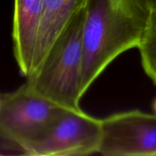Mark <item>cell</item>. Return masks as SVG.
Wrapping results in <instances>:
<instances>
[{"label":"cell","mask_w":156,"mask_h":156,"mask_svg":"<svg viewBox=\"0 0 156 156\" xmlns=\"http://www.w3.org/2000/svg\"><path fill=\"white\" fill-rule=\"evenodd\" d=\"M80 95L124 52L140 46L149 25L147 0H88Z\"/></svg>","instance_id":"obj_1"},{"label":"cell","mask_w":156,"mask_h":156,"mask_svg":"<svg viewBox=\"0 0 156 156\" xmlns=\"http://www.w3.org/2000/svg\"><path fill=\"white\" fill-rule=\"evenodd\" d=\"M85 9L80 11L51 47L26 83L37 94L66 110L82 111L80 80L83 59Z\"/></svg>","instance_id":"obj_2"},{"label":"cell","mask_w":156,"mask_h":156,"mask_svg":"<svg viewBox=\"0 0 156 156\" xmlns=\"http://www.w3.org/2000/svg\"><path fill=\"white\" fill-rule=\"evenodd\" d=\"M66 111L37 94L25 82L0 95V138L24 155Z\"/></svg>","instance_id":"obj_3"},{"label":"cell","mask_w":156,"mask_h":156,"mask_svg":"<svg viewBox=\"0 0 156 156\" xmlns=\"http://www.w3.org/2000/svg\"><path fill=\"white\" fill-rule=\"evenodd\" d=\"M98 153L104 156L156 155V114L124 111L101 120Z\"/></svg>","instance_id":"obj_4"},{"label":"cell","mask_w":156,"mask_h":156,"mask_svg":"<svg viewBox=\"0 0 156 156\" xmlns=\"http://www.w3.org/2000/svg\"><path fill=\"white\" fill-rule=\"evenodd\" d=\"M100 119L84 111L67 110L42 140L25 152L29 156H81L98 153Z\"/></svg>","instance_id":"obj_5"},{"label":"cell","mask_w":156,"mask_h":156,"mask_svg":"<svg viewBox=\"0 0 156 156\" xmlns=\"http://www.w3.org/2000/svg\"><path fill=\"white\" fill-rule=\"evenodd\" d=\"M44 12V0H14L12 42L20 73L30 74Z\"/></svg>","instance_id":"obj_6"},{"label":"cell","mask_w":156,"mask_h":156,"mask_svg":"<svg viewBox=\"0 0 156 156\" xmlns=\"http://www.w3.org/2000/svg\"><path fill=\"white\" fill-rule=\"evenodd\" d=\"M87 1L44 0V12L30 74L41 65L59 35L73 18L85 7Z\"/></svg>","instance_id":"obj_7"},{"label":"cell","mask_w":156,"mask_h":156,"mask_svg":"<svg viewBox=\"0 0 156 156\" xmlns=\"http://www.w3.org/2000/svg\"><path fill=\"white\" fill-rule=\"evenodd\" d=\"M137 48L140 50L143 70L156 85V31L148 27Z\"/></svg>","instance_id":"obj_8"},{"label":"cell","mask_w":156,"mask_h":156,"mask_svg":"<svg viewBox=\"0 0 156 156\" xmlns=\"http://www.w3.org/2000/svg\"><path fill=\"white\" fill-rule=\"evenodd\" d=\"M149 9L148 27L156 31V0H147Z\"/></svg>","instance_id":"obj_9"},{"label":"cell","mask_w":156,"mask_h":156,"mask_svg":"<svg viewBox=\"0 0 156 156\" xmlns=\"http://www.w3.org/2000/svg\"><path fill=\"white\" fill-rule=\"evenodd\" d=\"M13 150H18L19 151L18 149H15V148L12 147V146H5V147H0V155H15L14 153H12V152L10 151H13ZM20 152V151H19ZM22 155V154H21Z\"/></svg>","instance_id":"obj_10"},{"label":"cell","mask_w":156,"mask_h":156,"mask_svg":"<svg viewBox=\"0 0 156 156\" xmlns=\"http://www.w3.org/2000/svg\"><path fill=\"white\" fill-rule=\"evenodd\" d=\"M153 109H154V111H155V112L156 113V98L153 102Z\"/></svg>","instance_id":"obj_11"}]
</instances>
